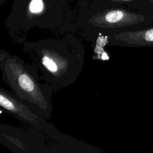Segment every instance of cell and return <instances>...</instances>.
<instances>
[{
  "instance_id": "6da1fadb",
  "label": "cell",
  "mask_w": 153,
  "mask_h": 153,
  "mask_svg": "<svg viewBox=\"0 0 153 153\" xmlns=\"http://www.w3.org/2000/svg\"><path fill=\"white\" fill-rule=\"evenodd\" d=\"M22 50L30 63L41 72L44 82L60 89L76 81L82 71L85 47L74 35L26 41Z\"/></svg>"
},
{
  "instance_id": "7a4b0ae2",
  "label": "cell",
  "mask_w": 153,
  "mask_h": 153,
  "mask_svg": "<svg viewBox=\"0 0 153 153\" xmlns=\"http://www.w3.org/2000/svg\"><path fill=\"white\" fill-rule=\"evenodd\" d=\"M0 69L3 81L17 98L46 119L51 118L53 95L60 88L41 83L35 67L3 48L0 51Z\"/></svg>"
},
{
  "instance_id": "3957f363",
  "label": "cell",
  "mask_w": 153,
  "mask_h": 153,
  "mask_svg": "<svg viewBox=\"0 0 153 153\" xmlns=\"http://www.w3.org/2000/svg\"><path fill=\"white\" fill-rule=\"evenodd\" d=\"M0 107L1 111L13 116L62 145L67 153H101L104 151L88 143L60 132L48 120L17 98L11 91L0 88Z\"/></svg>"
},
{
  "instance_id": "277c9868",
  "label": "cell",
  "mask_w": 153,
  "mask_h": 153,
  "mask_svg": "<svg viewBox=\"0 0 153 153\" xmlns=\"http://www.w3.org/2000/svg\"><path fill=\"white\" fill-rule=\"evenodd\" d=\"M0 141L15 152L67 153L65 148L56 140L29 126L18 128L1 124Z\"/></svg>"
},
{
  "instance_id": "5b68a950",
  "label": "cell",
  "mask_w": 153,
  "mask_h": 153,
  "mask_svg": "<svg viewBox=\"0 0 153 153\" xmlns=\"http://www.w3.org/2000/svg\"><path fill=\"white\" fill-rule=\"evenodd\" d=\"M109 35L108 46L128 48L153 47V25L117 31Z\"/></svg>"
},
{
  "instance_id": "8992f818",
  "label": "cell",
  "mask_w": 153,
  "mask_h": 153,
  "mask_svg": "<svg viewBox=\"0 0 153 153\" xmlns=\"http://www.w3.org/2000/svg\"><path fill=\"white\" fill-rule=\"evenodd\" d=\"M30 11L32 13H39L43 9L42 0H32L29 6Z\"/></svg>"
},
{
  "instance_id": "52a82bcc",
  "label": "cell",
  "mask_w": 153,
  "mask_h": 153,
  "mask_svg": "<svg viewBox=\"0 0 153 153\" xmlns=\"http://www.w3.org/2000/svg\"><path fill=\"white\" fill-rule=\"evenodd\" d=\"M153 22V2L139 11Z\"/></svg>"
}]
</instances>
